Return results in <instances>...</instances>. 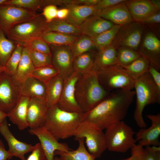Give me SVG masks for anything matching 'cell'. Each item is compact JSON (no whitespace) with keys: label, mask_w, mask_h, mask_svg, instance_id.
<instances>
[{"label":"cell","mask_w":160,"mask_h":160,"mask_svg":"<svg viewBox=\"0 0 160 160\" xmlns=\"http://www.w3.org/2000/svg\"><path fill=\"white\" fill-rule=\"evenodd\" d=\"M83 113L63 111L55 105L49 108L44 127L57 140L74 136L82 122Z\"/></svg>","instance_id":"2"},{"label":"cell","mask_w":160,"mask_h":160,"mask_svg":"<svg viewBox=\"0 0 160 160\" xmlns=\"http://www.w3.org/2000/svg\"><path fill=\"white\" fill-rule=\"evenodd\" d=\"M78 36L56 32L48 31L45 32L40 38L49 45L69 46Z\"/></svg>","instance_id":"32"},{"label":"cell","mask_w":160,"mask_h":160,"mask_svg":"<svg viewBox=\"0 0 160 160\" xmlns=\"http://www.w3.org/2000/svg\"><path fill=\"white\" fill-rule=\"evenodd\" d=\"M121 26L114 25L110 28L91 38L96 49L98 50L111 45Z\"/></svg>","instance_id":"34"},{"label":"cell","mask_w":160,"mask_h":160,"mask_svg":"<svg viewBox=\"0 0 160 160\" xmlns=\"http://www.w3.org/2000/svg\"><path fill=\"white\" fill-rule=\"evenodd\" d=\"M74 137L76 140L80 138H84L88 151L95 159L100 157L107 149L105 133L92 122L82 121Z\"/></svg>","instance_id":"7"},{"label":"cell","mask_w":160,"mask_h":160,"mask_svg":"<svg viewBox=\"0 0 160 160\" xmlns=\"http://www.w3.org/2000/svg\"><path fill=\"white\" fill-rule=\"evenodd\" d=\"M69 47L73 58L96 49L92 39L82 34L78 36Z\"/></svg>","instance_id":"31"},{"label":"cell","mask_w":160,"mask_h":160,"mask_svg":"<svg viewBox=\"0 0 160 160\" xmlns=\"http://www.w3.org/2000/svg\"><path fill=\"white\" fill-rule=\"evenodd\" d=\"M20 95L11 77L4 71L0 73V111L8 113L15 105Z\"/></svg>","instance_id":"14"},{"label":"cell","mask_w":160,"mask_h":160,"mask_svg":"<svg viewBox=\"0 0 160 160\" xmlns=\"http://www.w3.org/2000/svg\"><path fill=\"white\" fill-rule=\"evenodd\" d=\"M79 146L75 150H69L66 151H56L55 156H59L60 160H95V159L86 148L83 138L78 139Z\"/></svg>","instance_id":"28"},{"label":"cell","mask_w":160,"mask_h":160,"mask_svg":"<svg viewBox=\"0 0 160 160\" xmlns=\"http://www.w3.org/2000/svg\"><path fill=\"white\" fill-rule=\"evenodd\" d=\"M4 67L0 66V73L4 71Z\"/></svg>","instance_id":"55"},{"label":"cell","mask_w":160,"mask_h":160,"mask_svg":"<svg viewBox=\"0 0 160 160\" xmlns=\"http://www.w3.org/2000/svg\"><path fill=\"white\" fill-rule=\"evenodd\" d=\"M64 6L69 10L65 20L78 28L87 18L95 14L97 11L96 6H89L72 3Z\"/></svg>","instance_id":"24"},{"label":"cell","mask_w":160,"mask_h":160,"mask_svg":"<svg viewBox=\"0 0 160 160\" xmlns=\"http://www.w3.org/2000/svg\"><path fill=\"white\" fill-rule=\"evenodd\" d=\"M125 1L98 11L95 15L121 26L133 21Z\"/></svg>","instance_id":"19"},{"label":"cell","mask_w":160,"mask_h":160,"mask_svg":"<svg viewBox=\"0 0 160 160\" xmlns=\"http://www.w3.org/2000/svg\"><path fill=\"white\" fill-rule=\"evenodd\" d=\"M116 55V49L111 45L97 50L95 53L92 71L96 72L117 64Z\"/></svg>","instance_id":"26"},{"label":"cell","mask_w":160,"mask_h":160,"mask_svg":"<svg viewBox=\"0 0 160 160\" xmlns=\"http://www.w3.org/2000/svg\"><path fill=\"white\" fill-rule=\"evenodd\" d=\"M96 72L100 83L108 92L119 89L132 90L134 88L135 80L125 73L122 66L117 64Z\"/></svg>","instance_id":"8"},{"label":"cell","mask_w":160,"mask_h":160,"mask_svg":"<svg viewBox=\"0 0 160 160\" xmlns=\"http://www.w3.org/2000/svg\"><path fill=\"white\" fill-rule=\"evenodd\" d=\"M17 45L8 38L0 28V66L4 67Z\"/></svg>","instance_id":"35"},{"label":"cell","mask_w":160,"mask_h":160,"mask_svg":"<svg viewBox=\"0 0 160 160\" xmlns=\"http://www.w3.org/2000/svg\"><path fill=\"white\" fill-rule=\"evenodd\" d=\"M53 160H60L59 157H54Z\"/></svg>","instance_id":"56"},{"label":"cell","mask_w":160,"mask_h":160,"mask_svg":"<svg viewBox=\"0 0 160 160\" xmlns=\"http://www.w3.org/2000/svg\"><path fill=\"white\" fill-rule=\"evenodd\" d=\"M135 146L138 153L140 160H157L160 152V146H147L144 148L136 144Z\"/></svg>","instance_id":"41"},{"label":"cell","mask_w":160,"mask_h":160,"mask_svg":"<svg viewBox=\"0 0 160 160\" xmlns=\"http://www.w3.org/2000/svg\"><path fill=\"white\" fill-rule=\"evenodd\" d=\"M51 51L52 65L64 79L74 72L73 57L69 46L49 45Z\"/></svg>","instance_id":"11"},{"label":"cell","mask_w":160,"mask_h":160,"mask_svg":"<svg viewBox=\"0 0 160 160\" xmlns=\"http://www.w3.org/2000/svg\"><path fill=\"white\" fill-rule=\"evenodd\" d=\"M4 4L21 7L35 12L46 6L45 0H7Z\"/></svg>","instance_id":"39"},{"label":"cell","mask_w":160,"mask_h":160,"mask_svg":"<svg viewBox=\"0 0 160 160\" xmlns=\"http://www.w3.org/2000/svg\"><path fill=\"white\" fill-rule=\"evenodd\" d=\"M0 133L7 143L8 151L12 158L15 156L21 160H26L25 155L31 152L34 146L17 139L10 130L6 119L0 126Z\"/></svg>","instance_id":"17"},{"label":"cell","mask_w":160,"mask_h":160,"mask_svg":"<svg viewBox=\"0 0 160 160\" xmlns=\"http://www.w3.org/2000/svg\"><path fill=\"white\" fill-rule=\"evenodd\" d=\"M29 133L36 136L47 160H53L56 151H66L71 150L65 143H60L44 127L28 130Z\"/></svg>","instance_id":"15"},{"label":"cell","mask_w":160,"mask_h":160,"mask_svg":"<svg viewBox=\"0 0 160 160\" xmlns=\"http://www.w3.org/2000/svg\"><path fill=\"white\" fill-rule=\"evenodd\" d=\"M81 75L74 72L69 77L64 79L62 92L57 104L60 109L69 112L83 113L76 101L75 94L76 83Z\"/></svg>","instance_id":"13"},{"label":"cell","mask_w":160,"mask_h":160,"mask_svg":"<svg viewBox=\"0 0 160 160\" xmlns=\"http://www.w3.org/2000/svg\"><path fill=\"white\" fill-rule=\"evenodd\" d=\"M150 65L148 61L140 56L129 64L122 67L126 73L135 80L148 72Z\"/></svg>","instance_id":"33"},{"label":"cell","mask_w":160,"mask_h":160,"mask_svg":"<svg viewBox=\"0 0 160 160\" xmlns=\"http://www.w3.org/2000/svg\"><path fill=\"white\" fill-rule=\"evenodd\" d=\"M25 46L36 51L51 54L49 45L44 40L40 38L32 40L23 46Z\"/></svg>","instance_id":"42"},{"label":"cell","mask_w":160,"mask_h":160,"mask_svg":"<svg viewBox=\"0 0 160 160\" xmlns=\"http://www.w3.org/2000/svg\"><path fill=\"white\" fill-rule=\"evenodd\" d=\"M30 98L20 95L15 107L8 113L7 117L20 130L28 127L27 119V107Z\"/></svg>","instance_id":"23"},{"label":"cell","mask_w":160,"mask_h":160,"mask_svg":"<svg viewBox=\"0 0 160 160\" xmlns=\"http://www.w3.org/2000/svg\"><path fill=\"white\" fill-rule=\"evenodd\" d=\"M146 116L151 122L148 128H142L136 133L135 139L140 147L147 146H160L159 138L160 135V113L149 114Z\"/></svg>","instance_id":"16"},{"label":"cell","mask_w":160,"mask_h":160,"mask_svg":"<svg viewBox=\"0 0 160 160\" xmlns=\"http://www.w3.org/2000/svg\"><path fill=\"white\" fill-rule=\"evenodd\" d=\"M59 74L57 70L52 65H51L35 68L31 76L46 85L53 78Z\"/></svg>","instance_id":"38"},{"label":"cell","mask_w":160,"mask_h":160,"mask_svg":"<svg viewBox=\"0 0 160 160\" xmlns=\"http://www.w3.org/2000/svg\"><path fill=\"white\" fill-rule=\"evenodd\" d=\"M143 25L132 21L121 26L111 45L116 49L123 47L137 51L145 30Z\"/></svg>","instance_id":"9"},{"label":"cell","mask_w":160,"mask_h":160,"mask_svg":"<svg viewBox=\"0 0 160 160\" xmlns=\"http://www.w3.org/2000/svg\"><path fill=\"white\" fill-rule=\"evenodd\" d=\"M135 133L123 121L111 125L105 132L107 149L112 152H126L136 144L137 141L134 137Z\"/></svg>","instance_id":"5"},{"label":"cell","mask_w":160,"mask_h":160,"mask_svg":"<svg viewBox=\"0 0 160 160\" xmlns=\"http://www.w3.org/2000/svg\"><path fill=\"white\" fill-rule=\"evenodd\" d=\"M157 160H160V152L158 154Z\"/></svg>","instance_id":"57"},{"label":"cell","mask_w":160,"mask_h":160,"mask_svg":"<svg viewBox=\"0 0 160 160\" xmlns=\"http://www.w3.org/2000/svg\"><path fill=\"white\" fill-rule=\"evenodd\" d=\"M26 160H47L39 143L34 145V148Z\"/></svg>","instance_id":"44"},{"label":"cell","mask_w":160,"mask_h":160,"mask_svg":"<svg viewBox=\"0 0 160 160\" xmlns=\"http://www.w3.org/2000/svg\"><path fill=\"white\" fill-rule=\"evenodd\" d=\"M124 2L133 21L140 23L158 12L154 8L150 0H126Z\"/></svg>","instance_id":"22"},{"label":"cell","mask_w":160,"mask_h":160,"mask_svg":"<svg viewBox=\"0 0 160 160\" xmlns=\"http://www.w3.org/2000/svg\"><path fill=\"white\" fill-rule=\"evenodd\" d=\"M29 49L31 59L35 68L52 65L51 54H46Z\"/></svg>","instance_id":"40"},{"label":"cell","mask_w":160,"mask_h":160,"mask_svg":"<svg viewBox=\"0 0 160 160\" xmlns=\"http://www.w3.org/2000/svg\"><path fill=\"white\" fill-rule=\"evenodd\" d=\"M7 117V114L0 111V126Z\"/></svg>","instance_id":"53"},{"label":"cell","mask_w":160,"mask_h":160,"mask_svg":"<svg viewBox=\"0 0 160 160\" xmlns=\"http://www.w3.org/2000/svg\"><path fill=\"white\" fill-rule=\"evenodd\" d=\"M23 47L17 44L16 48L4 66V72L10 76L15 72L20 60Z\"/></svg>","instance_id":"37"},{"label":"cell","mask_w":160,"mask_h":160,"mask_svg":"<svg viewBox=\"0 0 160 160\" xmlns=\"http://www.w3.org/2000/svg\"><path fill=\"white\" fill-rule=\"evenodd\" d=\"M135 145L131 149V156L127 158L122 159L121 160H140L139 154L137 151L135 146Z\"/></svg>","instance_id":"51"},{"label":"cell","mask_w":160,"mask_h":160,"mask_svg":"<svg viewBox=\"0 0 160 160\" xmlns=\"http://www.w3.org/2000/svg\"><path fill=\"white\" fill-rule=\"evenodd\" d=\"M143 36L137 52L148 61L150 65L159 71L160 69V41L151 31H148Z\"/></svg>","instance_id":"12"},{"label":"cell","mask_w":160,"mask_h":160,"mask_svg":"<svg viewBox=\"0 0 160 160\" xmlns=\"http://www.w3.org/2000/svg\"><path fill=\"white\" fill-rule=\"evenodd\" d=\"M100 0H73L72 3L89 6H95Z\"/></svg>","instance_id":"48"},{"label":"cell","mask_w":160,"mask_h":160,"mask_svg":"<svg viewBox=\"0 0 160 160\" xmlns=\"http://www.w3.org/2000/svg\"><path fill=\"white\" fill-rule=\"evenodd\" d=\"M160 23V11L148 16L140 23L142 24H159Z\"/></svg>","instance_id":"46"},{"label":"cell","mask_w":160,"mask_h":160,"mask_svg":"<svg viewBox=\"0 0 160 160\" xmlns=\"http://www.w3.org/2000/svg\"><path fill=\"white\" fill-rule=\"evenodd\" d=\"M114 25L111 22L94 15L87 18L78 28L82 34L93 38Z\"/></svg>","instance_id":"20"},{"label":"cell","mask_w":160,"mask_h":160,"mask_svg":"<svg viewBox=\"0 0 160 160\" xmlns=\"http://www.w3.org/2000/svg\"><path fill=\"white\" fill-rule=\"evenodd\" d=\"M69 14V10L66 7L58 9L57 18L61 20H65Z\"/></svg>","instance_id":"50"},{"label":"cell","mask_w":160,"mask_h":160,"mask_svg":"<svg viewBox=\"0 0 160 160\" xmlns=\"http://www.w3.org/2000/svg\"><path fill=\"white\" fill-rule=\"evenodd\" d=\"M64 82V79L59 74L46 85L45 101L48 108L57 104L62 94Z\"/></svg>","instance_id":"27"},{"label":"cell","mask_w":160,"mask_h":160,"mask_svg":"<svg viewBox=\"0 0 160 160\" xmlns=\"http://www.w3.org/2000/svg\"><path fill=\"white\" fill-rule=\"evenodd\" d=\"M148 72L158 89L160 90V73L159 71L150 65Z\"/></svg>","instance_id":"47"},{"label":"cell","mask_w":160,"mask_h":160,"mask_svg":"<svg viewBox=\"0 0 160 160\" xmlns=\"http://www.w3.org/2000/svg\"><path fill=\"white\" fill-rule=\"evenodd\" d=\"M125 0H100L96 7L98 11L110 7L122 2Z\"/></svg>","instance_id":"45"},{"label":"cell","mask_w":160,"mask_h":160,"mask_svg":"<svg viewBox=\"0 0 160 160\" xmlns=\"http://www.w3.org/2000/svg\"><path fill=\"white\" fill-rule=\"evenodd\" d=\"M150 2L155 10L157 11H160V0H150Z\"/></svg>","instance_id":"52"},{"label":"cell","mask_w":160,"mask_h":160,"mask_svg":"<svg viewBox=\"0 0 160 160\" xmlns=\"http://www.w3.org/2000/svg\"><path fill=\"white\" fill-rule=\"evenodd\" d=\"M96 52L88 51L73 58V67L74 72L83 75L92 71Z\"/></svg>","instance_id":"29"},{"label":"cell","mask_w":160,"mask_h":160,"mask_svg":"<svg viewBox=\"0 0 160 160\" xmlns=\"http://www.w3.org/2000/svg\"><path fill=\"white\" fill-rule=\"evenodd\" d=\"M49 108L45 100L30 98L27 107V119L30 129L43 126Z\"/></svg>","instance_id":"18"},{"label":"cell","mask_w":160,"mask_h":160,"mask_svg":"<svg viewBox=\"0 0 160 160\" xmlns=\"http://www.w3.org/2000/svg\"><path fill=\"white\" fill-rule=\"evenodd\" d=\"M37 15L35 12L12 5H0V28L5 35L14 26L28 21Z\"/></svg>","instance_id":"10"},{"label":"cell","mask_w":160,"mask_h":160,"mask_svg":"<svg viewBox=\"0 0 160 160\" xmlns=\"http://www.w3.org/2000/svg\"><path fill=\"white\" fill-rule=\"evenodd\" d=\"M12 158L8 151L6 150L2 141L0 139V160H7Z\"/></svg>","instance_id":"49"},{"label":"cell","mask_w":160,"mask_h":160,"mask_svg":"<svg viewBox=\"0 0 160 160\" xmlns=\"http://www.w3.org/2000/svg\"><path fill=\"white\" fill-rule=\"evenodd\" d=\"M54 31L68 35L80 36L81 34L79 28L65 20L55 18L47 23L45 32Z\"/></svg>","instance_id":"30"},{"label":"cell","mask_w":160,"mask_h":160,"mask_svg":"<svg viewBox=\"0 0 160 160\" xmlns=\"http://www.w3.org/2000/svg\"><path fill=\"white\" fill-rule=\"evenodd\" d=\"M23 47L20 62L15 72L11 76L13 83L17 87L31 76L35 68L30 56L28 47L26 46Z\"/></svg>","instance_id":"25"},{"label":"cell","mask_w":160,"mask_h":160,"mask_svg":"<svg viewBox=\"0 0 160 160\" xmlns=\"http://www.w3.org/2000/svg\"><path fill=\"white\" fill-rule=\"evenodd\" d=\"M116 49V64L122 67L127 66L138 58L140 55L137 51L126 47Z\"/></svg>","instance_id":"36"},{"label":"cell","mask_w":160,"mask_h":160,"mask_svg":"<svg viewBox=\"0 0 160 160\" xmlns=\"http://www.w3.org/2000/svg\"><path fill=\"white\" fill-rule=\"evenodd\" d=\"M110 92L101 85L96 72L93 71L81 75L75 86L76 99L83 113L95 106Z\"/></svg>","instance_id":"3"},{"label":"cell","mask_w":160,"mask_h":160,"mask_svg":"<svg viewBox=\"0 0 160 160\" xmlns=\"http://www.w3.org/2000/svg\"><path fill=\"white\" fill-rule=\"evenodd\" d=\"M17 88L20 95L45 100L46 85L33 76L28 77Z\"/></svg>","instance_id":"21"},{"label":"cell","mask_w":160,"mask_h":160,"mask_svg":"<svg viewBox=\"0 0 160 160\" xmlns=\"http://www.w3.org/2000/svg\"><path fill=\"white\" fill-rule=\"evenodd\" d=\"M134 90L119 89L110 92L102 101L83 113L82 121L92 122L102 129L123 121L133 103Z\"/></svg>","instance_id":"1"},{"label":"cell","mask_w":160,"mask_h":160,"mask_svg":"<svg viewBox=\"0 0 160 160\" xmlns=\"http://www.w3.org/2000/svg\"><path fill=\"white\" fill-rule=\"evenodd\" d=\"M58 9L57 6L49 5L45 7L41 14L47 23H49L57 18Z\"/></svg>","instance_id":"43"},{"label":"cell","mask_w":160,"mask_h":160,"mask_svg":"<svg viewBox=\"0 0 160 160\" xmlns=\"http://www.w3.org/2000/svg\"><path fill=\"white\" fill-rule=\"evenodd\" d=\"M7 0H0V5L4 4Z\"/></svg>","instance_id":"54"},{"label":"cell","mask_w":160,"mask_h":160,"mask_svg":"<svg viewBox=\"0 0 160 160\" xmlns=\"http://www.w3.org/2000/svg\"><path fill=\"white\" fill-rule=\"evenodd\" d=\"M134 88L136 101L134 118L139 127L146 128L147 125L143 115V110L148 105L160 103V90L148 71L135 80Z\"/></svg>","instance_id":"4"},{"label":"cell","mask_w":160,"mask_h":160,"mask_svg":"<svg viewBox=\"0 0 160 160\" xmlns=\"http://www.w3.org/2000/svg\"><path fill=\"white\" fill-rule=\"evenodd\" d=\"M47 22L41 14L31 19L12 27L6 35L7 37L23 46L32 40L40 38L45 31Z\"/></svg>","instance_id":"6"}]
</instances>
